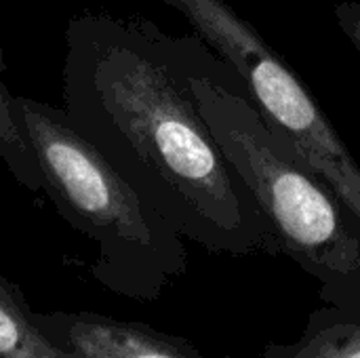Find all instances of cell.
<instances>
[{
  "label": "cell",
  "instance_id": "1",
  "mask_svg": "<svg viewBox=\"0 0 360 358\" xmlns=\"http://www.w3.org/2000/svg\"><path fill=\"white\" fill-rule=\"evenodd\" d=\"M63 114L179 234L228 255H278L251 192L205 124L177 36L146 17L74 15Z\"/></svg>",
  "mask_w": 360,
  "mask_h": 358
},
{
  "label": "cell",
  "instance_id": "2",
  "mask_svg": "<svg viewBox=\"0 0 360 358\" xmlns=\"http://www.w3.org/2000/svg\"><path fill=\"white\" fill-rule=\"evenodd\" d=\"M196 108L251 192L278 255L319 281L331 306L360 304V217L266 122L243 78L200 36H177Z\"/></svg>",
  "mask_w": 360,
  "mask_h": 358
},
{
  "label": "cell",
  "instance_id": "3",
  "mask_svg": "<svg viewBox=\"0 0 360 358\" xmlns=\"http://www.w3.org/2000/svg\"><path fill=\"white\" fill-rule=\"evenodd\" d=\"M13 118L36 158L42 192L101 249V272L156 283L186 264L181 236L78 135L61 108L11 95Z\"/></svg>",
  "mask_w": 360,
  "mask_h": 358
},
{
  "label": "cell",
  "instance_id": "4",
  "mask_svg": "<svg viewBox=\"0 0 360 358\" xmlns=\"http://www.w3.org/2000/svg\"><path fill=\"white\" fill-rule=\"evenodd\" d=\"M236 74L270 127L293 141L308 165L360 217V162L297 72L226 0H162Z\"/></svg>",
  "mask_w": 360,
  "mask_h": 358
},
{
  "label": "cell",
  "instance_id": "5",
  "mask_svg": "<svg viewBox=\"0 0 360 358\" xmlns=\"http://www.w3.org/2000/svg\"><path fill=\"white\" fill-rule=\"evenodd\" d=\"M63 338L74 358H202L192 346L141 329L95 317H70Z\"/></svg>",
  "mask_w": 360,
  "mask_h": 358
},
{
  "label": "cell",
  "instance_id": "6",
  "mask_svg": "<svg viewBox=\"0 0 360 358\" xmlns=\"http://www.w3.org/2000/svg\"><path fill=\"white\" fill-rule=\"evenodd\" d=\"M259 358H360V304L316 308L300 340L270 342Z\"/></svg>",
  "mask_w": 360,
  "mask_h": 358
},
{
  "label": "cell",
  "instance_id": "7",
  "mask_svg": "<svg viewBox=\"0 0 360 358\" xmlns=\"http://www.w3.org/2000/svg\"><path fill=\"white\" fill-rule=\"evenodd\" d=\"M0 358H74L51 344L27 317L15 287L0 279Z\"/></svg>",
  "mask_w": 360,
  "mask_h": 358
},
{
  "label": "cell",
  "instance_id": "8",
  "mask_svg": "<svg viewBox=\"0 0 360 358\" xmlns=\"http://www.w3.org/2000/svg\"><path fill=\"white\" fill-rule=\"evenodd\" d=\"M4 72V55L0 46V158L11 171V175L27 190L38 192L42 190L40 171L36 165L34 154L30 152L27 143L23 141V135L13 118L11 110V95L2 82Z\"/></svg>",
  "mask_w": 360,
  "mask_h": 358
},
{
  "label": "cell",
  "instance_id": "9",
  "mask_svg": "<svg viewBox=\"0 0 360 358\" xmlns=\"http://www.w3.org/2000/svg\"><path fill=\"white\" fill-rule=\"evenodd\" d=\"M333 15L340 30L360 55V0H340L333 8Z\"/></svg>",
  "mask_w": 360,
  "mask_h": 358
}]
</instances>
